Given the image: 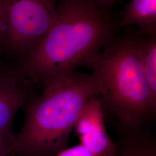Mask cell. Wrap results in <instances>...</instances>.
<instances>
[{
  "label": "cell",
  "mask_w": 156,
  "mask_h": 156,
  "mask_svg": "<svg viewBox=\"0 0 156 156\" xmlns=\"http://www.w3.org/2000/svg\"><path fill=\"white\" fill-rule=\"evenodd\" d=\"M33 85L24 76L19 66L0 64V136L12 138V126L17 111L30 98Z\"/></svg>",
  "instance_id": "obj_5"
},
{
  "label": "cell",
  "mask_w": 156,
  "mask_h": 156,
  "mask_svg": "<svg viewBox=\"0 0 156 156\" xmlns=\"http://www.w3.org/2000/svg\"><path fill=\"white\" fill-rule=\"evenodd\" d=\"M55 156H94L80 144L69 148L67 147Z\"/></svg>",
  "instance_id": "obj_11"
},
{
  "label": "cell",
  "mask_w": 156,
  "mask_h": 156,
  "mask_svg": "<svg viewBox=\"0 0 156 156\" xmlns=\"http://www.w3.org/2000/svg\"><path fill=\"white\" fill-rule=\"evenodd\" d=\"M141 64L153 95L156 97V35L138 37Z\"/></svg>",
  "instance_id": "obj_9"
},
{
  "label": "cell",
  "mask_w": 156,
  "mask_h": 156,
  "mask_svg": "<svg viewBox=\"0 0 156 156\" xmlns=\"http://www.w3.org/2000/svg\"><path fill=\"white\" fill-rule=\"evenodd\" d=\"M58 0H2L5 47L23 57L49 31Z\"/></svg>",
  "instance_id": "obj_4"
},
{
  "label": "cell",
  "mask_w": 156,
  "mask_h": 156,
  "mask_svg": "<svg viewBox=\"0 0 156 156\" xmlns=\"http://www.w3.org/2000/svg\"><path fill=\"white\" fill-rule=\"evenodd\" d=\"M119 23L95 0H58L49 31L23 57V75L33 85L84 66L115 39Z\"/></svg>",
  "instance_id": "obj_1"
},
{
  "label": "cell",
  "mask_w": 156,
  "mask_h": 156,
  "mask_svg": "<svg viewBox=\"0 0 156 156\" xmlns=\"http://www.w3.org/2000/svg\"><path fill=\"white\" fill-rule=\"evenodd\" d=\"M5 47V23L2 0H0V53Z\"/></svg>",
  "instance_id": "obj_13"
},
{
  "label": "cell",
  "mask_w": 156,
  "mask_h": 156,
  "mask_svg": "<svg viewBox=\"0 0 156 156\" xmlns=\"http://www.w3.org/2000/svg\"><path fill=\"white\" fill-rule=\"evenodd\" d=\"M84 66L92 71L103 108L131 130L156 111V97L145 77L137 37L115 38Z\"/></svg>",
  "instance_id": "obj_3"
},
{
  "label": "cell",
  "mask_w": 156,
  "mask_h": 156,
  "mask_svg": "<svg viewBox=\"0 0 156 156\" xmlns=\"http://www.w3.org/2000/svg\"><path fill=\"white\" fill-rule=\"evenodd\" d=\"M80 144L94 156H115L117 144L114 142L106 132L105 124L78 136Z\"/></svg>",
  "instance_id": "obj_7"
},
{
  "label": "cell",
  "mask_w": 156,
  "mask_h": 156,
  "mask_svg": "<svg viewBox=\"0 0 156 156\" xmlns=\"http://www.w3.org/2000/svg\"><path fill=\"white\" fill-rule=\"evenodd\" d=\"M100 5L104 8H108L113 5L117 0H95Z\"/></svg>",
  "instance_id": "obj_14"
},
{
  "label": "cell",
  "mask_w": 156,
  "mask_h": 156,
  "mask_svg": "<svg viewBox=\"0 0 156 156\" xmlns=\"http://www.w3.org/2000/svg\"><path fill=\"white\" fill-rule=\"evenodd\" d=\"M12 138L0 136V156H11Z\"/></svg>",
  "instance_id": "obj_12"
},
{
  "label": "cell",
  "mask_w": 156,
  "mask_h": 156,
  "mask_svg": "<svg viewBox=\"0 0 156 156\" xmlns=\"http://www.w3.org/2000/svg\"></svg>",
  "instance_id": "obj_15"
},
{
  "label": "cell",
  "mask_w": 156,
  "mask_h": 156,
  "mask_svg": "<svg viewBox=\"0 0 156 156\" xmlns=\"http://www.w3.org/2000/svg\"><path fill=\"white\" fill-rule=\"evenodd\" d=\"M41 84L42 93L27 101L22 127L13 136L12 153L18 156H55L66 149L84 106L99 94L94 76L76 71Z\"/></svg>",
  "instance_id": "obj_2"
},
{
  "label": "cell",
  "mask_w": 156,
  "mask_h": 156,
  "mask_svg": "<svg viewBox=\"0 0 156 156\" xmlns=\"http://www.w3.org/2000/svg\"><path fill=\"white\" fill-rule=\"evenodd\" d=\"M104 124V108L100 99L92 97L86 102L75 124L73 129L77 136Z\"/></svg>",
  "instance_id": "obj_10"
},
{
  "label": "cell",
  "mask_w": 156,
  "mask_h": 156,
  "mask_svg": "<svg viewBox=\"0 0 156 156\" xmlns=\"http://www.w3.org/2000/svg\"><path fill=\"white\" fill-rule=\"evenodd\" d=\"M115 156H156V143L149 137L132 130L117 144Z\"/></svg>",
  "instance_id": "obj_8"
},
{
  "label": "cell",
  "mask_w": 156,
  "mask_h": 156,
  "mask_svg": "<svg viewBox=\"0 0 156 156\" xmlns=\"http://www.w3.org/2000/svg\"><path fill=\"white\" fill-rule=\"evenodd\" d=\"M119 26H136L145 35H156V0L130 1L126 5Z\"/></svg>",
  "instance_id": "obj_6"
}]
</instances>
